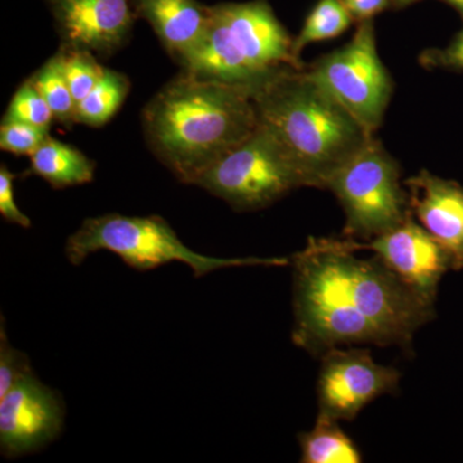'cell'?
<instances>
[{"label": "cell", "instance_id": "cell-1", "mask_svg": "<svg viewBox=\"0 0 463 463\" xmlns=\"http://www.w3.org/2000/svg\"><path fill=\"white\" fill-rule=\"evenodd\" d=\"M260 124L251 88L183 71L142 112L149 148L185 184Z\"/></svg>", "mask_w": 463, "mask_h": 463}, {"label": "cell", "instance_id": "cell-2", "mask_svg": "<svg viewBox=\"0 0 463 463\" xmlns=\"http://www.w3.org/2000/svg\"><path fill=\"white\" fill-rule=\"evenodd\" d=\"M250 88L260 124L285 147L306 187L327 190L374 138L307 70L283 67Z\"/></svg>", "mask_w": 463, "mask_h": 463}, {"label": "cell", "instance_id": "cell-3", "mask_svg": "<svg viewBox=\"0 0 463 463\" xmlns=\"http://www.w3.org/2000/svg\"><path fill=\"white\" fill-rule=\"evenodd\" d=\"M179 65L201 78L246 87L283 67L303 69L294 41L265 0L212 5L203 41Z\"/></svg>", "mask_w": 463, "mask_h": 463}, {"label": "cell", "instance_id": "cell-4", "mask_svg": "<svg viewBox=\"0 0 463 463\" xmlns=\"http://www.w3.org/2000/svg\"><path fill=\"white\" fill-rule=\"evenodd\" d=\"M112 252L128 267L139 272L179 261L194 270V277L233 267H283L288 258H214L188 249L175 231L161 216L105 214L85 219L78 231L67 239L66 257L80 265L94 252Z\"/></svg>", "mask_w": 463, "mask_h": 463}, {"label": "cell", "instance_id": "cell-5", "mask_svg": "<svg viewBox=\"0 0 463 463\" xmlns=\"http://www.w3.org/2000/svg\"><path fill=\"white\" fill-rule=\"evenodd\" d=\"M194 185L237 212L264 209L306 187L285 147L263 124L207 167Z\"/></svg>", "mask_w": 463, "mask_h": 463}, {"label": "cell", "instance_id": "cell-6", "mask_svg": "<svg viewBox=\"0 0 463 463\" xmlns=\"http://www.w3.org/2000/svg\"><path fill=\"white\" fill-rule=\"evenodd\" d=\"M327 190L343 206L350 240H373L411 214L397 163L374 138L332 176Z\"/></svg>", "mask_w": 463, "mask_h": 463}, {"label": "cell", "instance_id": "cell-7", "mask_svg": "<svg viewBox=\"0 0 463 463\" xmlns=\"http://www.w3.org/2000/svg\"><path fill=\"white\" fill-rule=\"evenodd\" d=\"M307 71L374 136L392 99V81L377 51L373 21H362L352 41Z\"/></svg>", "mask_w": 463, "mask_h": 463}, {"label": "cell", "instance_id": "cell-8", "mask_svg": "<svg viewBox=\"0 0 463 463\" xmlns=\"http://www.w3.org/2000/svg\"><path fill=\"white\" fill-rule=\"evenodd\" d=\"M401 373L376 364L365 349L328 350L317 383L318 414L352 421L374 399L397 392Z\"/></svg>", "mask_w": 463, "mask_h": 463}, {"label": "cell", "instance_id": "cell-9", "mask_svg": "<svg viewBox=\"0 0 463 463\" xmlns=\"http://www.w3.org/2000/svg\"><path fill=\"white\" fill-rule=\"evenodd\" d=\"M65 405L35 374L18 381L0 398V450L5 458L29 455L60 435Z\"/></svg>", "mask_w": 463, "mask_h": 463}, {"label": "cell", "instance_id": "cell-10", "mask_svg": "<svg viewBox=\"0 0 463 463\" xmlns=\"http://www.w3.org/2000/svg\"><path fill=\"white\" fill-rule=\"evenodd\" d=\"M346 241L354 251L373 250L376 258L408 288L434 306L439 283L448 270H455L449 252L421 224L413 221L412 213L403 223L374 237L370 243Z\"/></svg>", "mask_w": 463, "mask_h": 463}, {"label": "cell", "instance_id": "cell-11", "mask_svg": "<svg viewBox=\"0 0 463 463\" xmlns=\"http://www.w3.org/2000/svg\"><path fill=\"white\" fill-rule=\"evenodd\" d=\"M62 47L109 56L129 39L137 20L133 0H44Z\"/></svg>", "mask_w": 463, "mask_h": 463}, {"label": "cell", "instance_id": "cell-12", "mask_svg": "<svg viewBox=\"0 0 463 463\" xmlns=\"http://www.w3.org/2000/svg\"><path fill=\"white\" fill-rule=\"evenodd\" d=\"M410 209L463 269V187L422 170L407 182Z\"/></svg>", "mask_w": 463, "mask_h": 463}, {"label": "cell", "instance_id": "cell-13", "mask_svg": "<svg viewBox=\"0 0 463 463\" xmlns=\"http://www.w3.org/2000/svg\"><path fill=\"white\" fill-rule=\"evenodd\" d=\"M133 7L178 63L196 50L209 24L210 7L197 0H133Z\"/></svg>", "mask_w": 463, "mask_h": 463}, {"label": "cell", "instance_id": "cell-14", "mask_svg": "<svg viewBox=\"0 0 463 463\" xmlns=\"http://www.w3.org/2000/svg\"><path fill=\"white\" fill-rule=\"evenodd\" d=\"M30 174L41 176L54 190L93 181L96 164L78 148L48 137L30 156Z\"/></svg>", "mask_w": 463, "mask_h": 463}, {"label": "cell", "instance_id": "cell-15", "mask_svg": "<svg viewBox=\"0 0 463 463\" xmlns=\"http://www.w3.org/2000/svg\"><path fill=\"white\" fill-rule=\"evenodd\" d=\"M303 463H359L362 455L337 420L318 414L315 428L298 435Z\"/></svg>", "mask_w": 463, "mask_h": 463}, {"label": "cell", "instance_id": "cell-16", "mask_svg": "<svg viewBox=\"0 0 463 463\" xmlns=\"http://www.w3.org/2000/svg\"><path fill=\"white\" fill-rule=\"evenodd\" d=\"M130 90V81L121 72L105 69V74L85 99L76 105L75 123L99 128L120 109Z\"/></svg>", "mask_w": 463, "mask_h": 463}, {"label": "cell", "instance_id": "cell-17", "mask_svg": "<svg viewBox=\"0 0 463 463\" xmlns=\"http://www.w3.org/2000/svg\"><path fill=\"white\" fill-rule=\"evenodd\" d=\"M30 79L50 105L54 120L66 127L74 124L76 102L67 83L61 51L36 70Z\"/></svg>", "mask_w": 463, "mask_h": 463}, {"label": "cell", "instance_id": "cell-18", "mask_svg": "<svg viewBox=\"0 0 463 463\" xmlns=\"http://www.w3.org/2000/svg\"><path fill=\"white\" fill-rule=\"evenodd\" d=\"M353 20L343 0H319L294 41L295 54L300 56L301 51L312 43L336 38L349 29Z\"/></svg>", "mask_w": 463, "mask_h": 463}, {"label": "cell", "instance_id": "cell-19", "mask_svg": "<svg viewBox=\"0 0 463 463\" xmlns=\"http://www.w3.org/2000/svg\"><path fill=\"white\" fill-rule=\"evenodd\" d=\"M60 51L62 53L67 83L78 105L99 83L105 74L106 67L99 65L93 52L62 47V45Z\"/></svg>", "mask_w": 463, "mask_h": 463}, {"label": "cell", "instance_id": "cell-20", "mask_svg": "<svg viewBox=\"0 0 463 463\" xmlns=\"http://www.w3.org/2000/svg\"><path fill=\"white\" fill-rule=\"evenodd\" d=\"M53 120L50 105L30 78L18 87L3 118V121H20L48 129Z\"/></svg>", "mask_w": 463, "mask_h": 463}, {"label": "cell", "instance_id": "cell-21", "mask_svg": "<svg viewBox=\"0 0 463 463\" xmlns=\"http://www.w3.org/2000/svg\"><path fill=\"white\" fill-rule=\"evenodd\" d=\"M48 137V128L20 121H2L0 125V148L17 156H32Z\"/></svg>", "mask_w": 463, "mask_h": 463}, {"label": "cell", "instance_id": "cell-22", "mask_svg": "<svg viewBox=\"0 0 463 463\" xmlns=\"http://www.w3.org/2000/svg\"><path fill=\"white\" fill-rule=\"evenodd\" d=\"M32 373L29 356L9 343L5 318L2 317V325H0V398L5 397L18 381Z\"/></svg>", "mask_w": 463, "mask_h": 463}, {"label": "cell", "instance_id": "cell-23", "mask_svg": "<svg viewBox=\"0 0 463 463\" xmlns=\"http://www.w3.org/2000/svg\"><path fill=\"white\" fill-rule=\"evenodd\" d=\"M17 175L3 164L0 166V214L9 223L20 225L23 228H30L32 221L29 216L21 212L14 199V181Z\"/></svg>", "mask_w": 463, "mask_h": 463}, {"label": "cell", "instance_id": "cell-24", "mask_svg": "<svg viewBox=\"0 0 463 463\" xmlns=\"http://www.w3.org/2000/svg\"><path fill=\"white\" fill-rule=\"evenodd\" d=\"M423 63L428 66L463 70V30L443 50L429 51L423 54Z\"/></svg>", "mask_w": 463, "mask_h": 463}, {"label": "cell", "instance_id": "cell-25", "mask_svg": "<svg viewBox=\"0 0 463 463\" xmlns=\"http://www.w3.org/2000/svg\"><path fill=\"white\" fill-rule=\"evenodd\" d=\"M353 18L359 21L371 20L388 7L389 0H343Z\"/></svg>", "mask_w": 463, "mask_h": 463}, {"label": "cell", "instance_id": "cell-26", "mask_svg": "<svg viewBox=\"0 0 463 463\" xmlns=\"http://www.w3.org/2000/svg\"><path fill=\"white\" fill-rule=\"evenodd\" d=\"M450 5H455L457 9L462 12L463 14V0H447Z\"/></svg>", "mask_w": 463, "mask_h": 463}, {"label": "cell", "instance_id": "cell-27", "mask_svg": "<svg viewBox=\"0 0 463 463\" xmlns=\"http://www.w3.org/2000/svg\"><path fill=\"white\" fill-rule=\"evenodd\" d=\"M397 2H399V3H404V5H405V3L414 2V0H397Z\"/></svg>", "mask_w": 463, "mask_h": 463}]
</instances>
